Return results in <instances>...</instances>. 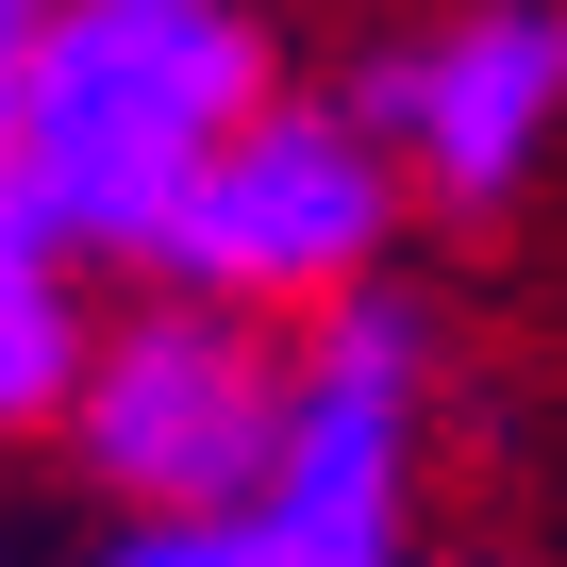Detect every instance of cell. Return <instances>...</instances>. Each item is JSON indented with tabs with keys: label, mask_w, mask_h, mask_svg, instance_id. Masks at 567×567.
Returning a JSON list of instances; mask_svg holds the SVG:
<instances>
[{
	"label": "cell",
	"mask_w": 567,
	"mask_h": 567,
	"mask_svg": "<svg viewBox=\"0 0 567 567\" xmlns=\"http://www.w3.org/2000/svg\"><path fill=\"white\" fill-rule=\"evenodd\" d=\"M250 101H267V34L234 0H51L0 68L18 184L68 250H151V217Z\"/></svg>",
	"instance_id": "obj_1"
},
{
	"label": "cell",
	"mask_w": 567,
	"mask_h": 567,
	"mask_svg": "<svg viewBox=\"0 0 567 567\" xmlns=\"http://www.w3.org/2000/svg\"><path fill=\"white\" fill-rule=\"evenodd\" d=\"M101 567H267V550H250V501H200V517H134Z\"/></svg>",
	"instance_id": "obj_6"
},
{
	"label": "cell",
	"mask_w": 567,
	"mask_h": 567,
	"mask_svg": "<svg viewBox=\"0 0 567 567\" xmlns=\"http://www.w3.org/2000/svg\"><path fill=\"white\" fill-rule=\"evenodd\" d=\"M34 18H51V0H0V34H34Z\"/></svg>",
	"instance_id": "obj_7"
},
{
	"label": "cell",
	"mask_w": 567,
	"mask_h": 567,
	"mask_svg": "<svg viewBox=\"0 0 567 567\" xmlns=\"http://www.w3.org/2000/svg\"><path fill=\"white\" fill-rule=\"evenodd\" d=\"M384 217H401V151L384 117H334V101H250L184 200L151 217V267L184 301H234V318H318L384 267Z\"/></svg>",
	"instance_id": "obj_2"
},
{
	"label": "cell",
	"mask_w": 567,
	"mask_h": 567,
	"mask_svg": "<svg viewBox=\"0 0 567 567\" xmlns=\"http://www.w3.org/2000/svg\"><path fill=\"white\" fill-rule=\"evenodd\" d=\"M267 434H284V368L234 301H151L134 334L84 351L68 384V451L134 501V517H200V501H250L267 484Z\"/></svg>",
	"instance_id": "obj_4"
},
{
	"label": "cell",
	"mask_w": 567,
	"mask_h": 567,
	"mask_svg": "<svg viewBox=\"0 0 567 567\" xmlns=\"http://www.w3.org/2000/svg\"><path fill=\"white\" fill-rule=\"evenodd\" d=\"M368 117H384V151H401L451 217H484V200L534 184V151H550V117H567V18H550V0H484V18L417 34V51L368 84Z\"/></svg>",
	"instance_id": "obj_5"
},
{
	"label": "cell",
	"mask_w": 567,
	"mask_h": 567,
	"mask_svg": "<svg viewBox=\"0 0 567 567\" xmlns=\"http://www.w3.org/2000/svg\"><path fill=\"white\" fill-rule=\"evenodd\" d=\"M417 368H434V334L384 301V284L318 301V351L284 368V434H267V484H250V550L267 567H401Z\"/></svg>",
	"instance_id": "obj_3"
}]
</instances>
